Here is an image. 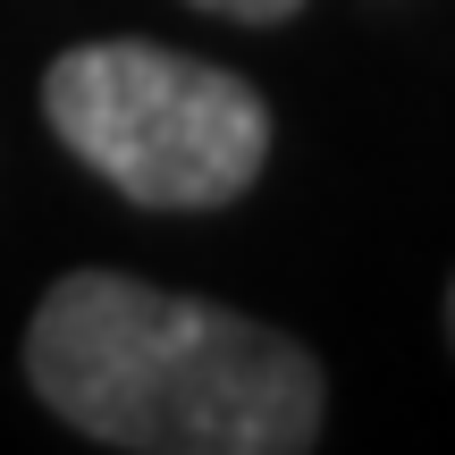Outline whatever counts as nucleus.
Instances as JSON below:
<instances>
[{"mask_svg": "<svg viewBox=\"0 0 455 455\" xmlns=\"http://www.w3.org/2000/svg\"><path fill=\"white\" fill-rule=\"evenodd\" d=\"M195 9H220V17H236V26H278V17H295L304 0H195Z\"/></svg>", "mask_w": 455, "mask_h": 455, "instance_id": "nucleus-3", "label": "nucleus"}, {"mask_svg": "<svg viewBox=\"0 0 455 455\" xmlns=\"http://www.w3.org/2000/svg\"><path fill=\"white\" fill-rule=\"evenodd\" d=\"M43 118L144 212H220L270 161V101L161 43H76L43 76Z\"/></svg>", "mask_w": 455, "mask_h": 455, "instance_id": "nucleus-2", "label": "nucleus"}, {"mask_svg": "<svg viewBox=\"0 0 455 455\" xmlns=\"http://www.w3.org/2000/svg\"><path fill=\"white\" fill-rule=\"evenodd\" d=\"M26 379L68 430L127 455H312L329 379L287 329L118 270L34 304Z\"/></svg>", "mask_w": 455, "mask_h": 455, "instance_id": "nucleus-1", "label": "nucleus"}]
</instances>
